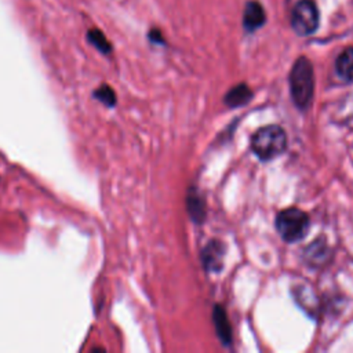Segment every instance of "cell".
I'll list each match as a JSON object with an SVG mask.
<instances>
[{"label":"cell","mask_w":353,"mask_h":353,"mask_svg":"<svg viewBox=\"0 0 353 353\" xmlns=\"http://www.w3.org/2000/svg\"><path fill=\"white\" fill-rule=\"evenodd\" d=\"M285 148L287 134L277 124L259 127L251 135V150L262 161H269L279 157Z\"/></svg>","instance_id":"cell-2"},{"label":"cell","mask_w":353,"mask_h":353,"mask_svg":"<svg viewBox=\"0 0 353 353\" xmlns=\"http://www.w3.org/2000/svg\"><path fill=\"white\" fill-rule=\"evenodd\" d=\"M320 14L312 0H299L291 11V28L298 36H309L319 28Z\"/></svg>","instance_id":"cell-4"},{"label":"cell","mask_w":353,"mask_h":353,"mask_svg":"<svg viewBox=\"0 0 353 353\" xmlns=\"http://www.w3.org/2000/svg\"><path fill=\"white\" fill-rule=\"evenodd\" d=\"M212 323L215 327V332L222 342L223 346H230L233 341V334H232V325L228 319L226 310L222 305L216 303L212 307Z\"/></svg>","instance_id":"cell-8"},{"label":"cell","mask_w":353,"mask_h":353,"mask_svg":"<svg viewBox=\"0 0 353 353\" xmlns=\"http://www.w3.org/2000/svg\"><path fill=\"white\" fill-rule=\"evenodd\" d=\"M87 40L102 54H109L112 51V44L99 29H90L87 32Z\"/></svg>","instance_id":"cell-12"},{"label":"cell","mask_w":353,"mask_h":353,"mask_svg":"<svg viewBox=\"0 0 353 353\" xmlns=\"http://www.w3.org/2000/svg\"><path fill=\"white\" fill-rule=\"evenodd\" d=\"M266 21V14L261 3L258 1H248L245 4L244 15H243V26L247 32H254L259 29Z\"/></svg>","instance_id":"cell-9"},{"label":"cell","mask_w":353,"mask_h":353,"mask_svg":"<svg viewBox=\"0 0 353 353\" xmlns=\"http://www.w3.org/2000/svg\"><path fill=\"white\" fill-rule=\"evenodd\" d=\"M149 39L153 41V43H157V44H164V39L161 36V32L157 30V29H152L149 32Z\"/></svg>","instance_id":"cell-14"},{"label":"cell","mask_w":353,"mask_h":353,"mask_svg":"<svg viewBox=\"0 0 353 353\" xmlns=\"http://www.w3.org/2000/svg\"><path fill=\"white\" fill-rule=\"evenodd\" d=\"M288 83L295 106L301 110H306L310 106L314 94L313 65L306 57L296 58L290 70Z\"/></svg>","instance_id":"cell-1"},{"label":"cell","mask_w":353,"mask_h":353,"mask_svg":"<svg viewBox=\"0 0 353 353\" xmlns=\"http://www.w3.org/2000/svg\"><path fill=\"white\" fill-rule=\"evenodd\" d=\"M186 211L194 223H203L207 215V204L204 196L196 186H190L186 194Z\"/></svg>","instance_id":"cell-7"},{"label":"cell","mask_w":353,"mask_h":353,"mask_svg":"<svg viewBox=\"0 0 353 353\" xmlns=\"http://www.w3.org/2000/svg\"><path fill=\"white\" fill-rule=\"evenodd\" d=\"M225 251H226V247L219 239L208 240V243L203 247L200 254L203 268L210 273L221 272L223 268Z\"/></svg>","instance_id":"cell-5"},{"label":"cell","mask_w":353,"mask_h":353,"mask_svg":"<svg viewBox=\"0 0 353 353\" xmlns=\"http://www.w3.org/2000/svg\"><path fill=\"white\" fill-rule=\"evenodd\" d=\"M274 225L284 241L296 243L306 236L310 219L303 210L298 207H288L276 215Z\"/></svg>","instance_id":"cell-3"},{"label":"cell","mask_w":353,"mask_h":353,"mask_svg":"<svg viewBox=\"0 0 353 353\" xmlns=\"http://www.w3.org/2000/svg\"><path fill=\"white\" fill-rule=\"evenodd\" d=\"M331 258H332V252H331V248L327 244V240L324 237H319V239L313 240L303 250L305 262L313 268L325 266V263H328V261Z\"/></svg>","instance_id":"cell-6"},{"label":"cell","mask_w":353,"mask_h":353,"mask_svg":"<svg viewBox=\"0 0 353 353\" xmlns=\"http://www.w3.org/2000/svg\"><path fill=\"white\" fill-rule=\"evenodd\" d=\"M94 95L97 97L98 101H101L102 103H105L106 106H114L116 105V92L113 91V88L110 85H101L95 90Z\"/></svg>","instance_id":"cell-13"},{"label":"cell","mask_w":353,"mask_h":353,"mask_svg":"<svg viewBox=\"0 0 353 353\" xmlns=\"http://www.w3.org/2000/svg\"><path fill=\"white\" fill-rule=\"evenodd\" d=\"M335 70L341 79L349 80L353 77V47L345 48L335 61Z\"/></svg>","instance_id":"cell-11"},{"label":"cell","mask_w":353,"mask_h":353,"mask_svg":"<svg viewBox=\"0 0 353 353\" xmlns=\"http://www.w3.org/2000/svg\"><path fill=\"white\" fill-rule=\"evenodd\" d=\"M252 90L245 83H239L233 85L225 95L223 102L228 108H240L247 105L252 99Z\"/></svg>","instance_id":"cell-10"}]
</instances>
